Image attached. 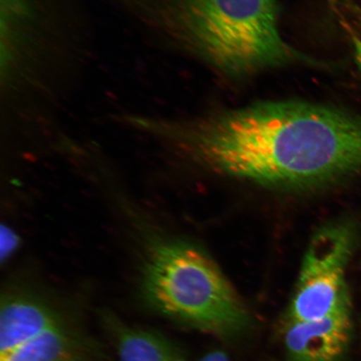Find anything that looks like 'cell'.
Segmentation results:
<instances>
[{
  "label": "cell",
  "instance_id": "cell-1",
  "mask_svg": "<svg viewBox=\"0 0 361 361\" xmlns=\"http://www.w3.org/2000/svg\"><path fill=\"white\" fill-rule=\"evenodd\" d=\"M183 141L207 168L262 186L309 190L361 171V114L327 104L268 101L216 112Z\"/></svg>",
  "mask_w": 361,
  "mask_h": 361
},
{
  "label": "cell",
  "instance_id": "cell-2",
  "mask_svg": "<svg viewBox=\"0 0 361 361\" xmlns=\"http://www.w3.org/2000/svg\"><path fill=\"white\" fill-rule=\"evenodd\" d=\"M277 0H174L176 22L189 47L233 78L310 62L279 30Z\"/></svg>",
  "mask_w": 361,
  "mask_h": 361
},
{
  "label": "cell",
  "instance_id": "cell-3",
  "mask_svg": "<svg viewBox=\"0 0 361 361\" xmlns=\"http://www.w3.org/2000/svg\"><path fill=\"white\" fill-rule=\"evenodd\" d=\"M141 291L157 312L221 337L239 335L250 314L219 266L201 247L153 238L144 256Z\"/></svg>",
  "mask_w": 361,
  "mask_h": 361
},
{
  "label": "cell",
  "instance_id": "cell-4",
  "mask_svg": "<svg viewBox=\"0 0 361 361\" xmlns=\"http://www.w3.org/2000/svg\"><path fill=\"white\" fill-rule=\"evenodd\" d=\"M96 345L53 301L8 288L0 305V361H99Z\"/></svg>",
  "mask_w": 361,
  "mask_h": 361
},
{
  "label": "cell",
  "instance_id": "cell-5",
  "mask_svg": "<svg viewBox=\"0 0 361 361\" xmlns=\"http://www.w3.org/2000/svg\"><path fill=\"white\" fill-rule=\"evenodd\" d=\"M354 237L346 225L315 233L307 250L286 323L319 319L350 305L345 271Z\"/></svg>",
  "mask_w": 361,
  "mask_h": 361
},
{
  "label": "cell",
  "instance_id": "cell-6",
  "mask_svg": "<svg viewBox=\"0 0 361 361\" xmlns=\"http://www.w3.org/2000/svg\"><path fill=\"white\" fill-rule=\"evenodd\" d=\"M350 305L319 319L286 323L283 344L290 361H340L351 336Z\"/></svg>",
  "mask_w": 361,
  "mask_h": 361
},
{
  "label": "cell",
  "instance_id": "cell-7",
  "mask_svg": "<svg viewBox=\"0 0 361 361\" xmlns=\"http://www.w3.org/2000/svg\"><path fill=\"white\" fill-rule=\"evenodd\" d=\"M120 361H186L168 338L150 329L109 320Z\"/></svg>",
  "mask_w": 361,
  "mask_h": 361
},
{
  "label": "cell",
  "instance_id": "cell-8",
  "mask_svg": "<svg viewBox=\"0 0 361 361\" xmlns=\"http://www.w3.org/2000/svg\"><path fill=\"white\" fill-rule=\"evenodd\" d=\"M19 238L10 228H2L1 231V258L8 259L19 243Z\"/></svg>",
  "mask_w": 361,
  "mask_h": 361
},
{
  "label": "cell",
  "instance_id": "cell-9",
  "mask_svg": "<svg viewBox=\"0 0 361 361\" xmlns=\"http://www.w3.org/2000/svg\"><path fill=\"white\" fill-rule=\"evenodd\" d=\"M200 361H230L227 354L222 350H214L205 355Z\"/></svg>",
  "mask_w": 361,
  "mask_h": 361
}]
</instances>
